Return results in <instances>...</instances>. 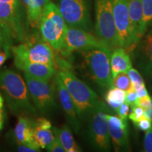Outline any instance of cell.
<instances>
[{
	"label": "cell",
	"mask_w": 152,
	"mask_h": 152,
	"mask_svg": "<svg viewBox=\"0 0 152 152\" xmlns=\"http://www.w3.org/2000/svg\"><path fill=\"white\" fill-rule=\"evenodd\" d=\"M55 131V130H54ZM47 151L50 152H66L64 147H63L61 142L59 138L56 133V139L50 145L46 148Z\"/></svg>",
	"instance_id": "obj_30"
},
{
	"label": "cell",
	"mask_w": 152,
	"mask_h": 152,
	"mask_svg": "<svg viewBox=\"0 0 152 152\" xmlns=\"http://www.w3.org/2000/svg\"><path fill=\"white\" fill-rule=\"evenodd\" d=\"M3 127V114L0 115V130H1Z\"/></svg>",
	"instance_id": "obj_41"
},
{
	"label": "cell",
	"mask_w": 152,
	"mask_h": 152,
	"mask_svg": "<svg viewBox=\"0 0 152 152\" xmlns=\"http://www.w3.org/2000/svg\"><path fill=\"white\" fill-rule=\"evenodd\" d=\"M109 112L107 106L102 102L88 116V132L91 144L95 149L102 151H109L111 149L107 119Z\"/></svg>",
	"instance_id": "obj_8"
},
{
	"label": "cell",
	"mask_w": 152,
	"mask_h": 152,
	"mask_svg": "<svg viewBox=\"0 0 152 152\" xmlns=\"http://www.w3.org/2000/svg\"><path fill=\"white\" fill-rule=\"evenodd\" d=\"M109 130L115 151H129L130 142L128 135V125L127 120L118 115L108 114Z\"/></svg>",
	"instance_id": "obj_13"
},
{
	"label": "cell",
	"mask_w": 152,
	"mask_h": 152,
	"mask_svg": "<svg viewBox=\"0 0 152 152\" xmlns=\"http://www.w3.org/2000/svg\"><path fill=\"white\" fill-rule=\"evenodd\" d=\"M143 20H142V33L144 35L147 30L152 24V0H142Z\"/></svg>",
	"instance_id": "obj_23"
},
{
	"label": "cell",
	"mask_w": 152,
	"mask_h": 152,
	"mask_svg": "<svg viewBox=\"0 0 152 152\" xmlns=\"http://www.w3.org/2000/svg\"><path fill=\"white\" fill-rule=\"evenodd\" d=\"M1 49H9V50H11V47L8 45V42H7V40L6 39L2 29L0 27V50Z\"/></svg>",
	"instance_id": "obj_35"
},
{
	"label": "cell",
	"mask_w": 152,
	"mask_h": 152,
	"mask_svg": "<svg viewBox=\"0 0 152 152\" xmlns=\"http://www.w3.org/2000/svg\"><path fill=\"white\" fill-rule=\"evenodd\" d=\"M112 49H94L82 52L86 72L101 88L109 89L112 86L110 65Z\"/></svg>",
	"instance_id": "obj_6"
},
{
	"label": "cell",
	"mask_w": 152,
	"mask_h": 152,
	"mask_svg": "<svg viewBox=\"0 0 152 152\" xmlns=\"http://www.w3.org/2000/svg\"><path fill=\"white\" fill-rule=\"evenodd\" d=\"M28 20L25 16L23 4H13L0 1V27L9 47L20 42L27 36Z\"/></svg>",
	"instance_id": "obj_3"
},
{
	"label": "cell",
	"mask_w": 152,
	"mask_h": 152,
	"mask_svg": "<svg viewBox=\"0 0 152 152\" xmlns=\"http://www.w3.org/2000/svg\"><path fill=\"white\" fill-rule=\"evenodd\" d=\"M33 142L40 149H46L56 139L54 127L49 120L39 118L33 121Z\"/></svg>",
	"instance_id": "obj_15"
},
{
	"label": "cell",
	"mask_w": 152,
	"mask_h": 152,
	"mask_svg": "<svg viewBox=\"0 0 152 152\" xmlns=\"http://www.w3.org/2000/svg\"><path fill=\"white\" fill-rule=\"evenodd\" d=\"M23 43L11 46V52L14 59L40 63L55 67V58L53 48L49 43L44 40L38 34L26 36Z\"/></svg>",
	"instance_id": "obj_5"
},
{
	"label": "cell",
	"mask_w": 152,
	"mask_h": 152,
	"mask_svg": "<svg viewBox=\"0 0 152 152\" xmlns=\"http://www.w3.org/2000/svg\"><path fill=\"white\" fill-rule=\"evenodd\" d=\"M33 120L24 116L23 115H19L18 118V123L14 131V137L16 139L17 144H33V145L37 146L33 142Z\"/></svg>",
	"instance_id": "obj_19"
},
{
	"label": "cell",
	"mask_w": 152,
	"mask_h": 152,
	"mask_svg": "<svg viewBox=\"0 0 152 152\" xmlns=\"http://www.w3.org/2000/svg\"><path fill=\"white\" fill-rule=\"evenodd\" d=\"M132 86L130 77L126 73H121L114 77L112 81V86L121 89L126 92Z\"/></svg>",
	"instance_id": "obj_24"
},
{
	"label": "cell",
	"mask_w": 152,
	"mask_h": 152,
	"mask_svg": "<svg viewBox=\"0 0 152 152\" xmlns=\"http://www.w3.org/2000/svg\"><path fill=\"white\" fill-rule=\"evenodd\" d=\"M144 115V109L137 105H134L131 107V112L129 113L128 118L132 122L135 124Z\"/></svg>",
	"instance_id": "obj_27"
},
{
	"label": "cell",
	"mask_w": 152,
	"mask_h": 152,
	"mask_svg": "<svg viewBox=\"0 0 152 152\" xmlns=\"http://www.w3.org/2000/svg\"><path fill=\"white\" fill-rule=\"evenodd\" d=\"M112 8L120 47L126 49L128 51H132L133 47L128 11V0H112Z\"/></svg>",
	"instance_id": "obj_12"
},
{
	"label": "cell",
	"mask_w": 152,
	"mask_h": 152,
	"mask_svg": "<svg viewBox=\"0 0 152 152\" xmlns=\"http://www.w3.org/2000/svg\"><path fill=\"white\" fill-rule=\"evenodd\" d=\"M39 33L53 49L61 52L65 40L67 25L57 5L49 1L45 6L39 24Z\"/></svg>",
	"instance_id": "obj_4"
},
{
	"label": "cell",
	"mask_w": 152,
	"mask_h": 152,
	"mask_svg": "<svg viewBox=\"0 0 152 152\" xmlns=\"http://www.w3.org/2000/svg\"><path fill=\"white\" fill-rule=\"evenodd\" d=\"M15 66L24 73H28L35 78L50 80L56 73V69L54 66L40 63L30 62L28 61L14 59Z\"/></svg>",
	"instance_id": "obj_17"
},
{
	"label": "cell",
	"mask_w": 152,
	"mask_h": 152,
	"mask_svg": "<svg viewBox=\"0 0 152 152\" xmlns=\"http://www.w3.org/2000/svg\"><path fill=\"white\" fill-rule=\"evenodd\" d=\"M137 105L140 106L144 110H147L151 109V97L149 95L142 96V97L138 98Z\"/></svg>",
	"instance_id": "obj_32"
},
{
	"label": "cell",
	"mask_w": 152,
	"mask_h": 152,
	"mask_svg": "<svg viewBox=\"0 0 152 152\" xmlns=\"http://www.w3.org/2000/svg\"><path fill=\"white\" fill-rule=\"evenodd\" d=\"M137 94L138 98L142 97V96H146V95H149L148 94V91L146 88V86L142 87V88H140V90H138L137 91H136Z\"/></svg>",
	"instance_id": "obj_37"
},
{
	"label": "cell",
	"mask_w": 152,
	"mask_h": 152,
	"mask_svg": "<svg viewBox=\"0 0 152 152\" xmlns=\"http://www.w3.org/2000/svg\"><path fill=\"white\" fill-rule=\"evenodd\" d=\"M0 88L4 94L9 109L14 115L37 114L26 81L16 72L7 68L0 72Z\"/></svg>",
	"instance_id": "obj_1"
},
{
	"label": "cell",
	"mask_w": 152,
	"mask_h": 152,
	"mask_svg": "<svg viewBox=\"0 0 152 152\" xmlns=\"http://www.w3.org/2000/svg\"><path fill=\"white\" fill-rule=\"evenodd\" d=\"M126 92L116 87H111L108 89L105 95V101L112 109L117 111L122 104L125 102Z\"/></svg>",
	"instance_id": "obj_22"
},
{
	"label": "cell",
	"mask_w": 152,
	"mask_h": 152,
	"mask_svg": "<svg viewBox=\"0 0 152 152\" xmlns=\"http://www.w3.org/2000/svg\"><path fill=\"white\" fill-rule=\"evenodd\" d=\"M54 128L66 152L81 151L80 148L77 146V143L74 140L71 129L69 125L65 124L60 129L55 128V127Z\"/></svg>",
	"instance_id": "obj_21"
},
{
	"label": "cell",
	"mask_w": 152,
	"mask_h": 152,
	"mask_svg": "<svg viewBox=\"0 0 152 152\" xmlns=\"http://www.w3.org/2000/svg\"><path fill=\"white\" fill-rule=\"evenodd\" d=\"M24 73V72H23ZM24 80L35 108L42 113H49L56 106V85L24 73Z\"/></svg>",
	"instance_id": "obj_9"
},
{
	"label": "cell",
	"mask_w": 152,
	"mask_h": 152,
	"mask_svg": "<svg viewBox=\"0 0 152 152\" xmlns=\"http://www.w3.org/2000/svg\"><path fill=\"white\" fill-rule=\"evenodd\" d=\"M11 50L9 49H1L0 50V68L4 64L7 58L10 56Z\"/></svg>",
	"instance_id": "obj_36"
},
{
	"label": "cell",
	"mask_w": 152,
	"mask_h": 152,
	"mask_svg": "<svg viewBox=\"0 0 152 152\" xmlns=\"http://www.w3.org/2000/svg\"><path fill=\"white\" fill-rule=\"evenodd\" d=\"M50 0H29L26 6L28 23L33 28L39 27V21L45 6Z\"/></svg>",
	"instance_id": "obj_20"
},
{
	"label": "cell",
	"mask_w": 152,
	"mask_h": 152,
	"mask_svg": "<svg viewBox=\"0 0 152 152\" xmlns=\"http://www.w3.org/2000/svg\"><path fill=\"white\" fill-rule=\"evenodd\" d=\"M40 148L33 144H18V151L20 152H38L40 151Z\"/></svg>",
	"instance_id": "obj_34"
},
{
	"label": "cell",
	"mask_w": 152,
	"mask_h": 152,
	"mask_svg": "<svg viewBox=\"0 0 152 152\" xmlns=\"http://www.w3.org/2000/svg\"><path fill=\"white\" fill-rule=\"evenodd\" d=\"M130 105L125 102L122 105L120 106L118 110L116 111L118 115L122 119L127 120L129 115V112H130Z\"/></svg>",
	"instance_id": "obj_33"
},
{
	"label": "cell",
	"mask_w": 152,
	"mask_h": 152,
	"mask_svg": "<svg viewBox=\"0 0 152 152\" xmlns=\"http://www.w3.org/2000/svg\"><path fill=\"white\" fill-rule=\"evenodd\" d=\"M127 74H128L129 77H130L132 87L134 89L135 91H137L140 88H142V87L145 86V83H144L143 78H142V77L138 71H137L136 69L132 67L129 69Z\"/></svg>",
	"instance_id": "obj_25"
},
{
	"label": "cell",
	"mask_w": 152,
	"mask_h": 152,
	"mask_svg": "<svg viewBox=\"0 0 152 152\" xmlns=\"http://www.w3.org/2000/svg\"><path fill=\"white\" fill-rule=\"evenodd\" d=\"M144 54L147 59V66H152V30L144 38L142 46Z\"/></svg>",
	"instance_id": "obj_26"
},
{
	"label": "cell",
	"mask_w": 152,
	"mask_h": 152,
	"mask_svg": "<svg viewBox=\"0 0 152 152\" xmlns=\"http://www.w3.org/2000/svg\"><path fill=\"white\" fill-rule=\"evenodd\" d=\"M110 65L112 78L118 73H128L129 69L132 68V62L128 50L121 47L112 49Z\"/></svg>",
	"instance_id": "obj_18"
},
{
	"label": "cell",
	"mask_w": 152,
	"mask_h": 152,
	"mask_svg": "<svg viewBox=\"0 0 152 152\" xmlns=\"http://www.w3.org/2000/svg\"><path fill=\"white\" fill-rule=\"evenodd\" d=\"M128 11L130 17L131 37L132 47L134 49L137 44L144 36L142 33V0H128Z\"/></svg>",
	"instance_id": "obj_16"
},
{
	"label": "cell",
	"mask_w": 152,
	"mask_h": 152,
	"mask_svg": "<svg viewBox=\"0 0 152 152\" xmlns=\"http://www.w3.org/2000/svg\"><path fill=\"white\" fill-rule=\"evenodd\" d=\"M54 80L58 99L65 113L68 125L73 129L74 132L77 133L80 128V124L75 104L58 73L55 75Z\"/></svg>",
	"instance_id": "obj_14"
},
{
	"label": "cell",
	"mask_w": 152,
	"mask_h": 152,
	"mask_svg": "<svg viewBox=\"0 0 152 152\" xmlns=\"http://www.w3.org/2000/svg\"><path fill=\"white\" fill-rule=\"evenodd\" d=\"M151 120L152 121V98H151Z\"/></svg>",
	"instance_id": "obj_42"
},
{
	"label": "cell",
	"mask_w": 152,
	"mask_h": 152,
	"mask_svg": "<svg viewBox=\"0 0 152 152\" xmlns=\"http://www.w3.org/2000/svg\"><path fill=\"white\" fill-rule=\"evenodd\" d=\"M3 104H4V99L1 94H0V115L2 114V107H3Z\"/></svg>",
	"instance_id": "obj_40"
},
{
	"label": "cell",
	"mask_w": 152,
	"mask_h": 152,
	"mask_svg": "<svg viewBox=\"0 0 152 152\" xmlns=\"http://www.w3.org/2000/svg\"><path fill=\"white\" fill-rule=\"evenodd\" d=\"M138 100V96L136 91L131 86V87L126 91V96H125V102L130 105V107L137 105Z\"/></svg>",
	"instance_id": "obj_29"
},
{
	"label": "cell",
	"mask_w": 152,
	"mask_h": 152,
	"mask_svg": "<svg viewBox=\"0 0 152 152\" xmlns=\"http://www.w3.org/2000/svg\"><path fill=\"white\" fill-rule=\"evenodd\" d=\"M106 48L110 49L104 41L90 32L79 28L68 27L61 52L68 56L76 51L82 52L91 49Z\"/></svg>",
	"instance_id": "obj_11"
},
{
	"label": "cell",
	"mask_w": 152,
	"mask_h": 152,
	"mask_svg": "<svg viewBox=\"0 0 152 152\" xmlns=\"http://www.w3.org/2000/svg\"><path fill=\"white\" fill-rule=\"evenodd\" d=\"M58 75L71 95L78 117H88L102 102L98 95L71 71L61 70Z\"/></svg>",
	"instance_id": "obj_2"
},
{
	"label": "cell",
	"mask_w": 152,
	"mask_h": 152,
	"mask_svg": "<svg viewBox=\"0 0 152 152\" xmlns=\"http://www.w3.org/2000/svg\"><path fill=\"white\" fill-rule=\"evenodd\" d=\"M134 125L139 130L143 131V132H147L152 128V121L149 118L146 117L145 115H143L139 120L138 122L134 124Z\"/></svg>",
	"instance_id": "obj_28"
},
{
	"label": "cell",
	"mask_w": 152,
	"mask_h": 152,
	"mask_svg": "<svg viewBox=\"0 0 152 152\" xmlns=\"http://www.w3.org/2000/svg\"><path fill=\"white\" fill-rule=\"evenodd\" d=\"M57 7L68 27L91 31L92 20L87 0H58Z\"/></svg>",
	"instance_id": "obj_10"
},
{
	"label": "cell",
	"mask_w": 152,
	"mask_h": 152,
	"mask_svg": "<svg viewBox=\"0 0 152 152\" xmlns=\"http://www.w3.org/2000/svg\"><path fill=\"white\" fill-rule=\"evenodd\" d=\"M1 1H5V2L13 3V4H22V0H0Z\"/></svg>",
	"instance_id": "obj_39"
},
{
	"label": "cell",
	"mask_w": 152,
	"mask_h": 152,
	"mask_svg": "<svg viewBox=\"0 0 152 152\" xmlns=\"http://www.w3.org/2000/svg\"><path fill=\"white\" fill-rule=\"evenodd\" d=\"M144 149L146 152H152V128L145 132L144 138Z\"/></svg>",
	"instance_id": "obj_31"
},
{
	"label": "cell",
	"mask_w": 152,
	"mask_h": 152,
	"mask_svg": "<svg viewBox=\"0 0 152 152\" xmlns=\"http://www.w3.org/2000/svg\"><path fill=\"white\" fill-rule=\"evenodd\" d=\"M146 71H147L149 79L152 83V66H146Z\"/></svg>",
	"instance_id": "obj_38"
},
{
	"label": "cell",
	"mask_w": 152,
	"mask_h": 152,
	"mask_svg": "<svg viewBox=\"0 0 152 152\" xmlns=\"http://www.w3.org/2000/svg\"><path fill=\"white\" fill-rule=\"evenodd\" d=\"M95 33L111 49L120 47L114 21L112 0H94Z\"/></svg>",
	"instance_id": "obj_7"
}]
</instances>
